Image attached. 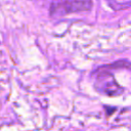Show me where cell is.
<instances>
[{
    "label": "cell",
    "mask_w": 131,
    "mask_h": 131,
    "mask_svg": "<svg viewBox=\"0 0 131 131\" xmlns=\"http://www.w3.org/2000/svg\"><path fill=\"white\" fill-rule=\"evenodd\" d=\"M92 76H94V88L97 92L107 96H118L123 93V88L116 82L108 64L96 69Z\"/></svg>",
    "instance_id": "obj_1"
},
{
    "label": "cell",
    "mask_w": 131,
    "mask_h": 131,
    "mask_svg": "<svg viewBox=\"0 0 131 131\" xmlns=\"http://www.w3.org/2000/svg\"><path fill=\"white\" fill-rule=\"evenodd\" d=\"M92 0H53L50 4V15L54 17L64 16L69 13L90 10Z\"/></svg>",
    "instance_id": "obj_2"
},
{
    "label": "cell",
    "mask_w": 131,
    "mask_h": 131,
    "mask_svg": "<svg viewBox=\"0 0 131 131\" xmlns=\"http://www.w3.org/2000/svg\"><path fill=\"white\" fill-rule=\"evenodd\" d=\"M107 5L113 10H124L131 7V0H106Z\"/></svg>",
    "instance_id": "obj_3"
}]
</instances>
